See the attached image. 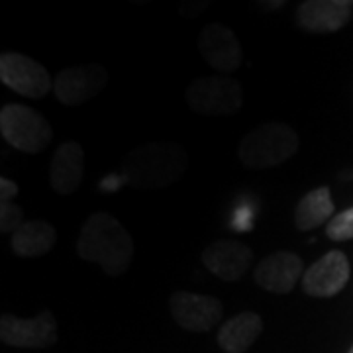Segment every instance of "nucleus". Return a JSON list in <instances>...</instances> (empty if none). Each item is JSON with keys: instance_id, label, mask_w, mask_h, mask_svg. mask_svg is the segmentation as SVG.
<instances>
[{"instance_id": "a211bd4d", "label": "nucleus", "mask_w": 353, "mask_h": 353, "mask_svg": "<svg viewBox=\"0 0 353 353\" xmlns=\"http://www.w3.org/2000/svg\"><path fill=\"white\" fill-rule=\"evenodd\" d=\"M336 206L332 201V192L328 187H318V189L306 192L299 201L294 208V226L299 232H310L316 230L328 220L334 218Z\"/></svg>"}, {"instance_id": "6e6552de", "label": "nucleus", "mask_w": 353, "mask_h": 353, "mask_svg": "<svg viewBox=\"0 0 353 353\" xmlns=\"http://www.w3.org/2000/svg\"><path fill=\"white\" fill-rule=\"evenodd\" d=\"M169 308L176 324L194 334L210 332L224 314V306L218 299L189 290H175L169 299Z\"/></svg>"}, {"instance_id": "f03ea898", "label": "nucleus", "mask_w": 353, "mask_h": 353, "mask_svg": "<svg viewBox=\"0 0 353 353\" xmlns=\"http://www.w3.org/2000/svg\"><path fill=\"white\" fill-rule=\"evenodd\" d=\"M187 169L185 150L171 141H152L136 148L124 159L126 181L143 190H157L175 185Z\"/></svg>"}, {"instance_id": "f257e3e1", "label": "nucleus", "mask_w": 353, "mask_h": 353, "mask_svg": "<svg viewBox=\"0 0 353 353\" xmlns=\"http://www.w3.org/2000/svg\"><path fill=\"white\" fill-rule=\"evenodd\" d=\"M77 253L88 263L101 265L108 277H120L132 263L136 248L122 222L108 212H94L81 228Z\"/></svg>"}, {"instance_id": "39448f33", "label": "nucleus", "mask_w": 353, "mask_h": 353, "mask_svg": "<svg viewBox=\"0 0 353 353\" xmlns=\"http://www.w3.org/2000/svg\"><path fill=\"white\" fill-rule=\"evenodd\" d=\"M0 134L24 153H41L53 139L50 122L24 104H6L0 110Z\"/></svg>"}, {"instance_id": "6ab92c4d", "label": "nucleus", "mask_w": 353, "mask_h": 353, "mask_svg": "<svg viewBox=\"0 0 353 353\" xmlns=\"http://www.w3.org/2000/svg\"><path fill=\"white\" fill-rule=\"evenodd\" d=\"M326 236L334 241L353 240V208L336 214L326 226Z\"/></svg>"}, {"instance_id": "4468645a", "label": "nucleus", "mask_w": 353, "mask_h": 353, "mask_svg": "<svg viewBox=\"0 0 353 353\" xmlns=\"http://www.w3.org/2000/svg\"><path fill=\"white\" fill-rule=\"evenodd\" d=\"M304 277V263L301 255L290 252H277L267 255L255 267L253 279L263 290L275 294H289Z\"/></svg>"}, {"instance_id": "9b49d317", "label": "nucleus", "mask_w": 353, "mask_h": 353, "mask_svg": "<svg viewBox=\"0 0 353 353\" xmlns=\"http://www.w3.org/2000/svg\"><path fill=\"white\" fill-rule=\"evenodd\" d=\"M350 281V261L345 253L332 250L312 263L303 277V290L314 299L336 296Z\"/></svg>"}, {"instance_id": "4be33fe9", "label": "nucleus", "mask_w": 353, "mask_h": 353, "mask_svg": "<svg viewBox=\"0 0 353 353\" xmlns=\"http://www.w3.org/2000/svg\"><path fill=\"white\" fill-rule=\"evenodd\" d=\"M287 2L285 0H281V2H259V6H271V10H279V8H283Z\"/></svg>"}, {"instance_id": "f8f14e48", "label": "nucleus", "mask_w": 353, "mask_h": 353, "mask_svg": "<svg viewBox=\"0 0 353 353\" xmlns=\"http://www.w3.org/2000/svg\"><path fill=\"white\" fill-rule=\"evenodd\" d=\"M353 2L350 0H306L301 2L294 20L301 30L312 34L338 32L352 20Z\"/></svg>"}, {"instance_id": "aec40b11", "label": "nucleus", "mask_w": 353, "mask_h": 353, "mask_svg": "<svg viewBox=\"0 0 353 353\" xmlns=\"http://www.w3.org/2000/svg\"><path fill=\"white\" fill-rule=\"evenodd\" d=\"M24 208L16 206L14 202H0V232L14 234L24 226Z\"/></svg>"}, {"instance_id": "2eb2a0df", "label": "nucleus", "mask_w": 353, "mask_h": 353, "mask_svg": "<svg viewBox=\"0 0 353 353\" xmlns=\"http://www.w3.org/2000/svg\"><path fill=\"white\" fill-rule=\"evenodd\" d=\"M51 189L57 194L75 192L85 179V150L77 141H63L51 157Z\"/></svg>"}, {"instance_id": "423d86ee", "label": "nucleus", "mask_w": 353, "mask_h": 353, "mask_svg": "<svg viewBox=\"0 0 353 353\" xmlns=\"http://www.w3.org/2000/svg\"><path fill=\"white\" fill-rule=\"evenodd\" d=\"M0 81L26 99L39 101L53 88L50 73L43 65L24 53L6 51L0 55Z\"/></svg>"}, {"instance_id": "1a4fd4ad", "label": "nucleus", "mask_w": 353, "mask_h": 353, "mask_svg": "<svg viewBox=\"0 0 353 353\" xmlns=\"http://www.w3.org/2000/svg\"><path fill=\"white\" fill-rule=\"evenodd\" d=\"M108 83V73L102 65H77L61 69L55 81L53 90L55 99L63 106H79L88 99L97 97Z\"/></svg>"}, {"instance_id": "5701e85b", "label": "nucleus", "mask_w": 353, "mask_h": 353, "mask_svg": "<svg viewBox=\"0 0 353 353\" xmlns=\"http://www.w3.org/2000/svg\"><path fill=\"white\" fill-rule=\"evenodd\" d=\"M350 353H353V347H352V350H350Z\"/></svg>"}, {"instance_id": "20e7f679", "label": "nucleus", "mask_w": 353, "mask_h": 353, "mask_svg": "<svg viewBox=\"0 0 353 353\" xmlns=\"http://www.w3.org/2000/svg\"><path fill=\"white\" fill-rule=\"evenodd\" d=\"M185 101L199 116H234L243 106V88L236 79L228 75L201 77L187 87Z\"/></svg>"}, {"instance_id": "0eeeda50", "label": "nucleus", "mask_w": 353, "mask_h": 353, "mask_svg": "<svg viewBox=\"0 0 353 353\" xmlns=\"http://www.w3.org/2000/svg\"><path fill=\"white\" fill-rule=\"evenodd\" d=\"M0 340L10 347L20 350H46L57 340V320L50 310H43L30 320L2 314Z\"/></svg>"}, {"instance_id": "ddd939ff", "label": "nucleus", "mask_w": 353, "mask_h": 353, "mask_svg": "<svg viewBox=\"0 0 353 353\" xmlns=\"http://www.w3.org/2000/svg\"><path fill=\"white\" fill-rule=\"evenodd\" d=\"M204 267L222 281H240L253 263V252L240 241L216 240L201 255Z\"/></svg>"}, {"instance_id": "412c9836", "label": "nucleus", "mask_w": 353, "mask_h": 353, "mask_svg": "<svg viewBox=\"0 0 353 353\" xmlns=\"http://www.w3.org/2000/svg\"><path fill=\"white\" fill-rule=\"evenodd\" d=\"M16 194H18V185L10 179L2 176L0 179V202H12Z\"/></svg>"}, {"instance_id": "f3484780", "label": "nucleus", "mask_w": 353, "mask_h": 353, "mask_svg": "<svg viewBox=\"0 0 353 353\" xmlns=\"http://www.w3.org/2000/svg\"><path fill=\"white\" fill-rule=\"evenodd\" d=\"M55 241H57V232L46 220H26L24 226L16 230L10 238L12 252L26 259L46 255L53 250Z\"/></svg>"}, {"instance_id": "dca6fc26", "label": "nucleus", "mask_w": 353, "mask_h": 353, "mask_svg": "<svg viewBox=\"0 0 353 353\" xmlns=\"http://www.w3.org/2000/svg\"><path fill=\"white\" fill-rule=\"evenodd\" d=\"M261 332H263L261 316L245 310V312L232 316L228 322H224L216 334V340H218V345L222 347V352L245 353L261 336Z\"/></svg>"}, {"instance_id": "9d476101", "label": "nucleus", "mask_w": 353, "mask_h": 353, "mask_svg": "<svg viewBox=\"0 0 353 353\" xmlns=\"http://www.w3.org/2000/svg\"><path fill=\"white\" fill-rule=\"evenodd\" d=\"M199 50H201L202 59L224 75L236 71L243 59L238 36L220 22L202 28L199 34Z\"/></svg>"}, {"instance_id": "7ed1b4c3", "label": "nucleus", "mask_w": 353, "mask_h": 353, "mask_svg": "<svg viewBox=\"0 0 353 353\" xmlns=\"http://www.w3.org/2000/svg\"><path fill=\"white\" fill-rule=\"evenodd\" d=\"M296 152L299 134L283 122H267L253 128L238 143V159L252 171L283 165Z\"/></svg>"}]
</instances>
